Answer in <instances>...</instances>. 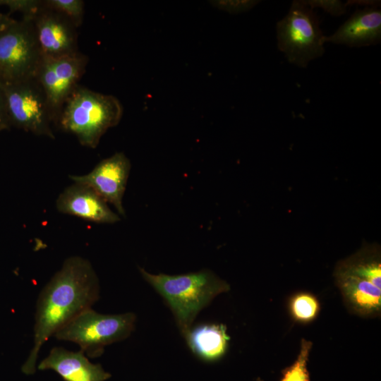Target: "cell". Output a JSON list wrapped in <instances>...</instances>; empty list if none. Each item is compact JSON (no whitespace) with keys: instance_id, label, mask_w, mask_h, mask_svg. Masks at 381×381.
I'll use <instances>...</instances> for the list:
<instances>
[{"instance_id":"obj_1","label":"cell","mask_w":381,"mask_h":381,"mask_svg":"<svg viewBox=\"0 0 381 381\" xmlns=\"http://www.w3.org/2000/svg\"><path fill=\"white\" fill-rule=\"evenodd\" d=\"M99 282L90 262L80 256L66 258L40 292L36 305L33 346L22 366L25 375L36 372L41 347L55 333L99 298Z\"/></svg>"},{"instance_id":"obj_2","label":"cell","mask_w":381,"mask_h":381,"mask_svg":"<svg viewBox=\"0 0 381 381\" xmlns=\"http://www.w3.org/2000/svg\"><path fill=\"white\" fill-rule=\"evenodd\" d=\"M139 271L164 298L184 338L200 311L217 295L230 289L226 282L207 269L178 275L152 274L142 267Z\"/></svg>"},{"instance_id":"obj_3","label":"cell","mask_w":381,"mask_h":381,"mask_svg":"<svg viewBox=\"0 0 381 381\" xmlns=\"http://www.w3.org/2000/svg\"><path fill=\"white\" fill-rule=\"evenodd\" d=\"M123 111L116 97L78 85L63 104L56 126L74 135L81 145L94 149L105 133L119 124Z\"/></svg>"},{"instance_id":"obj_4","label":"cell","mask_w":381,"mask_h":381,"mask_svg":"<svg viewBox=\"0 0 381 381\" xmlns=\"http://www.w3.org/2000/svg\"><path fill=\"white\" fill-rule=\"evenodd\" d=\"M334 276L344 300L353 313L375 317L381 310L380 247L366 245L337 265Z\"/></svg>"},{"instance_id":"obj_5","label":"cell","mask_w":381,"mask_h":381,"mask_svg":"<svg viewBox=\"0 0 381 381\" xmlns=\"http://www.w3.org/2000/svg\"><path fill=\"white\" fill-rule=\"evenodd\" d=\"M135 322L133 313L106 315L91 308L75 317L54 336L58 340L77 344L86 356L93 358L102 356L105 346L128 338Z\"/></svg>"},{"instance_id":"obj_6","label":"cell","mask_w":381,"mask_h":381,"mask_svg":"<svg viewBox=\"0 0 381 381\" xmlns=\"http://www.w3.org/2000/svg\"><path fill=\"white\" fill-rule=\"evenodd\" d=\"M319 18L304 0L292 1L287 14L276 25L278 49L287 61L306 68L325 52Z\"/></svg>"},{"instance_id":"obj_7","label":"cell","mask_w":381,"mask_h":381,"mask_svg":"<svg viewBox=\"0 0 381 381\" xmlns=\"http://www.w3.org/2000/svg\"><path fill=\"white\" fill-rule=\"evenodd\" d=\"M4 92L10 126L38 136L54 139L56 117L47 96L35 78L0 82Z\"/></svg>"},{"instance_id":"obj_8","label":"cell","mask_w":381,"mask_h":381,"mask_svg":"<svg viewBox=\"0 0 381 381\" xmlns=\"http://www.w3.org/2000/svg\"><path fill=\"white\" fill-rule=\"evenodd\" d=\"M42 59L29 18L14 20L0 30V82L35 78Z\"/></svg>"},{"instance_id":"obj_9","label":"cell","mask_w":381,"mask_h":381,"mask_svg":"<svg viewBox=\"0 0 381 381\" xmlns=\"http://www.w3.org/2000/svg\"><path fill=\"white\" fill-rule=\"evenodd\" d=\"M87 63L88 57L80 52L58 58L42 57L35 78L47 96L56 123L63 104L79 85Z\"/></svg>"},{"instance_id":"obj_10","label":"cell","mask_w":381,"mask_h":381,"mask_svg":"<svg viewBox=\"0 0 381 381\" xmlns=\"http://www.w3.org/2000/svg\"><path fill=\"white\" fill-rule=\"evenodd\" d=\"M23 17L33 25L39 48L44 58H58L78 52L75 25L63 13L37 1L33 9Z\"/></svg>"},{"instance_id":"obj_11","label":"cell","mask_w":381,"mask_h":381,"mask_svg":"<svg viewBox=\"0 0 381 381\" xmlns=\"http://www.w3.org/2000/svg\"><path fill=\"white\" fill-rule=\"evenodd\" d=\"M131 162L123 152H118L100 161L89 173L69 175L73 183L92 189L105 202L111 204L120 216H126L123 198L131 171Z\"/></svg>"},{"instance_id":"obj_12","label":"cell","mask_w":381,"mask_h":381,"mask_svg":"<svg viewBox=\"0 0 381 381\" xmlns=\"http://www.w3.org/2000/svg\"><path fill=\"white\" fill-rule=\"evenodd\" d=\"M56 207L60 213L98 224H114L121 220L97 193L83 184L73 183L58 196Z\"/></svg>"},{"instance_id":"obj_13","label":"cell","mask_w":381,"mask_h":381,"mask_svg":"<svg viewBox=\"0 0 381 381\" xmlns=\"http://www.w3.org/2000/svg\"><path fill=\"white\" fill-rule=\"evenodd\" d=\"M324 42L362 47L381 42V10L377 6L357 9L332 35L325 36Z\"/></svg>"},{"instance_id":"obj_14","label":"cell","mask_w":381,"mask_h":381,"mask_svg":"<svg viewBox=\"0 0 381 381\" xmlns=\"http://www.w3.org/2000/svg\"><path fill=\"white\" fill-rule=\"evenodd\" d=\"M37 369L52 370L64 381H105L111 376L100 364L91 363L81 350L71 351L61 346L52 349Z\"/></svg>"},{"instance_id":"obj_15","label":"cell","mask_w":381,"mask_h":381,"mask_svg":"<svg viewBox=\"0 0 381 381\" xmlns=\"http://www.w3.org/2000/svg\"><path fill=\"white\" fill-rule=\"evenodd\" d=\"M184 339L195 356L209 363L225 355L230 337L224 325L208 323L193 327Z\"/></svg>"},{"instance_id":"obj_16","label":"cell","mask_w":381,"mask_h":381,"mask_svg":"<svg viewBox=\"0 0 381 381\" xmlns=\"http://www.w3.org/2000/svg\"><path fill=\"white\" fill-rule=\"evenodd\" d=\"M289 307L294 320L301 323L313 321L320 310L318 298L308 292L294 294L289 300Z\"/></svg>"},{"instance_id":"obj_17","label":"cell","mask_w":381,"mask_h":381,"mask_svg":"<svg viewBox=\"0 0 381 381\" xmlns=\"http://www.w3.org/2000/svg\"><path fill=\"white\" fill-rule=\"evenodd\" d=\"M312 346L310 341L301 339L297 358L292 365L282 371V377L280 381H310L307 363Z\"/></svg>"},{"instance_id":"obj_18","label":"cell","mask_w":381,"mask_h":381,"mask_svg":"<svg viewBox=\"0 0 381 381\" xmlns=\"http://www.w3.org/2000/svg\"><path fill=\"white\" fill-rule=\"evenodd\" d=\"M50 8L63 13L69 18L76 28L83 23L85 3L82 0H44Z\"/></svg>"},{"instance_id":"obj_19","label":"cell","mask_w":381,"mask_h":381,"mask_svg":"<svg viewBox=\"0 0 381 381\" xmlns=\"http://www.w3.org/2000/svg\"><path fill=\"white\" fill-rule=\"evenodd\" d=\"M305 3L311 8H321L333 16H341L346 13L345 3L339 0H308Z\"/></svg>"},{"instance_id":"obj_20","label":"cell","mask_w":381,"mask_h":381,"mask_svg":"<svg viewBox=\"0 0 381 381\" xmlns=\"http://www.w3.org/2000/svg\"><path fill=\"white\" fill-rule=\"evenodd\" d=\"M212 4L217 8L233 14L248 11L259 4L255 0L214 1Z\"/></svg>"},{"instance_id":"obj_21","label":"cell","mask_w":381,"mask_h":381,"mask_svg":"<svg viewBox=\"0 0 381 381\" xmlns=\"http://www.w3.org/2000/svg\"><path fill=\"white\" fill-rule=\"evenodd\" d=\"M0 126L8 128L11 126L8 114L7 102L4 92L0 85Z\"/></svg>"},{"instance_id":"obj_22","label":"cell","mask_w":381,"mask_h":381,"mask_svg":"<svg viewBox=\"0 0 381 381\" xmlns=\"http://www.w3.org/2000/svg\"><path fill=\"white\" fill-rule=\"evenodd\" d=\"M346 6H352V5H362L365 6V7L367 6H377L380 7V1H356V0H351L348 1L346 3Z\"/></svg>"},{"instance_id":"obj_23","label":"cell","mask_w":381,"mask_h":381,"mask_svg":"<svg viewBox=\"0 0 381 381\" xmlns=\"http://www.w3.org/2000/svg\"><path fill=\"white\" fill-rule=\"evenodd\" d=\"M15 19L11 18L8 15L0 12V30L11 23Z\"/></svg>"},{"instance_id":"obj_24","label":"cell","mask_w":381,"mask_h":381,"mask_svg":"<svg viewBox=\"0 0 381 381\" xmlns=\"http://www.w3.org/2000/svg\"><path fill=\"white\" fill-rule=\"evenodd\" d=\"M4 129H8V128L5 126H0V131L4 130Z\"/></svg>"}]
</instances>
